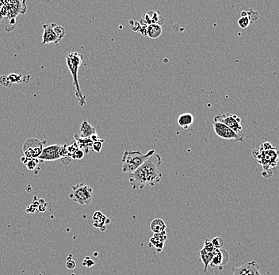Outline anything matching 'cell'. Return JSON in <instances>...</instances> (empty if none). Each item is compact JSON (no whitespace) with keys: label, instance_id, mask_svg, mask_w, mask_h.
I'll return each mask as SVG.
<instances>
[{"label":"cell","instance_id":"cell-1","mask_svg":"<svg viewBox=\"0 0 279 275\" xmlns=\"http://www.w3.org/2000/svg\"><path fill=\"white\" fill-rule=\"evenodd\" d=\"M161 156L157 153L148 159L137 171L129 174V181L133 190H143L146 186H153L161 181L162 173L159 171Z\"/></svg>","mask_w":279,"mask_h":275},{"label":"cell","instance_id":"cell-2","mask_svg":"<svg viewBox=\"0 0 279 275\" xmlns=\"http://www.w3.org/2000/svg\"><path fill=\"white\" fill-rule=\"evenodd\" d=\"M252 155L263 167V176L270 179L272 176V169L276 167L279 161V148H274L268 151H261L259 147L252 151Z\"/></svg>","mask_w":279,"mask_h":275},{"label":"cell","instance_id":"cell-3","mask_svg":"<svg viewBox=\"0 0 279 275\" xmlns=\"http://www.w3.org/2000/svg\"><path fill=\"white\" fill-rule=\"evenodd\" d=\"M155 153L156 151L153 149L148 151L146 153H142L141 151H125L121 159V171L123 173H127L129 174L133 173Z\"/></svg>","mask_w":279,"mask_h":275},{"label":"cell","instance_id":"cell-4","mask_svg":"<svg viewBox=\"0 0 279 275\" xmlns=\"http://www.w3.org/2000/svg\"><path fill=\"white\" fill-rule=\"evenodd\" d=\"M83 60V56L77 52H70L68 55L66 56V62L73 78V84L75 87V96H76L79 104L81 106H83L86 104V97L83 95L81 89H80L79 79H78V72L79 68L81 66Z\"/></svg>","mask_w":279,"mask_h":275},{"label":"cell","instance_id":"cell-5","mask_svg":"<svg viewBox=\"0 0 279 275\" xmlns=\"http://www.w3.org/2000/svg\"><path fill=\"white\" fill-rule=\"evenodd\" d=\"M68 197L72 201L81 205H89L93 201V189L90 186L81 182L71 187Z\"/></svg>","mask_w":279,"mask_h":275},{"label":"cell","instance_id":"cell-6","mask_svg":"<svg viewBox=\"0 0 279 275\" xmlns=\"http://www.w3.org/2000/svg\"><path fill=\"white\" fill-rule=\"evenodd\" d=\"M44 33L42 36V45L55 43L59 44L65 35V30L63 26L55 23L44 24Z\"/></svg>","mask_w":279,"mask_h":275},{"label":"cell","instance_id":"cell-7","mask_svg":"<svg viewBox=\"0 0 279 275\" xmlns=\"http://www.w3.org/2000/svg\"><path fill=\"white\" fill-rule=\"evenodd\" d=\"M66 156H69L68 146L65 144H52L43 148L38 160L41 161H54Z\"/></svg>","mask_w":279,"mask_h":275},{"label":"cell","instance_id":"cell-8","mask_svg":"<svg viewBox=\"0 0 279 275\" xmlns=\"http://www.w3.org/2000/svg\"><path fill=\"white\" fill-rule=\"evenodd\" d=\"M213 122H219L225 124L229 129L233 130L237 134H242L243 126L241 118L236 114L232 113H224L216 115L213 119Z\"/></svg>","mask_w":279,"mask_h":275},{"label":"cell","instance_id":"cell-9","mask_svg":"<svg viewBox=\"0 0 279 275\" xmlns=\"http://www.w3.org/2000/svg\"><path fill=\"white\" fill-rule=\"evenodd\" d=\"M43 148V142L36 138L28 139L22 147L24 155L29 159H38Z\"/></svg>","mask_w":279,"mask_h":275},{"label":"cell","instance_id":"cell-10","mask_svg":"<svg viewBox=\"0 0 279 275\" xmlns=\"http://www.w3.org/2000/svg\"><path fill=\"white\" fill-rule=\"evenodd\" d=\"M213 129L216 135L224 140H234L235 141H242L244 140L243 134H237L222 123L213 122Z\"/></svg>","mask_w":279,"mask_h":275},{"label":"cell","instance_id":"cell-11","mask_svg":"<svg viewBox=\"0 0 279 275\" xmlns=\"http://www.w3.org/2000/svg\"><path fill=\"white\" fill-rule=\"evenodd\" d=\"M232 270V275H261L259 267L255 261L246 262L237 268L233 267Z\"/></svg>","mask_w":279,"mask_h":275},{"label":"cell","instance_id":"cell-12","mask_svg":"<svg viewBox=\"0 0 279 275\" xmlns=\"http://www.w3.org/2000/svg\"><path fill=\"white\" fill-rule=\"evenodd\" d=\"M228 260H229V255L226 250L223 249H216L209 266L213 268L221 267V269H222V267L227 264Z\"/></svg>","mask_w":279,"mask_h":275},{"label":"cell","instance_id":"cell-13","mask_svg":"<svg viewBox=\"0 0 279 275\" xmlns=\"http://www.w3.org/2000/svg\"><path fill=\"white\" fill-rule=\"evenodd\" d=\"M167 232H162L159 234H154L149 240V247H154L156 251L159 253L161 252L164 247L165 241H167Z\"/></svg>","mask_w":279,"mask_h":275},{"label":"cell","instance_id":"cell-14","mask_svg":"<svg viewBox=\"0 0 279 275\" xmlns=\"http://www.w3.org/2000/svg\"><path fill=\"white\" fill-rule=\"evenodd\" d=\"M142 20L147 24V25H151V24H159L161 25V22H163V18L159 14V12L156 11H148L143 16Z\"/></svg>","mask_w":279,"mask_h":275},{"label":"cell","instance_id":"cell-15","mask_svg":"<svg viewBox=\"0 0 279 275\" xmlns=\"http://www.w3.org/2000/svg\"><path fill=\"white\" fill-rule=\"evenodd\" d=\"M94 134H96L95 128L92 126L87 120H83L80 125L79 135L82 138H90Z\"/></svg>","mask_w":279,"mask_h":275},{"label":"cell","instance_id":"cell-16","mask_svg":"<svg viewBox=\"0 0 279 275\" xmlns=\"http://www.w3.org/2000/svg\"><path fill=\"white\" fill-rule=\"evenodd\" d=\"M215 251H216V250H215ZM215 251H214V252L209 251V250H206L205 248H202V250H200L199 256L200 259H201V261L202 262L203 265H204V273L207 272V269H208V267H209L211 262L213 260Z\"/></svg>","mask_w":279,"mask_h":275},{"label":"cell","instance_id":"cell-17","mask_svg":"<svg viewBox=\"0 0 279 275\" xmlns=\"http://www.w3.org/2000/svg\"><path fill=\"white\" fill-rule=\"evenodd\" d=\"M74 139L75 140V142L77 144L79 145L80 149H82V151H84V153H88L89 149L93 144V141L90 138H82L81 137L80 135H78L77 133H75L74 135Z\"/></svg>","mask_w":279,"mask_h":275},{"label":"cell","instance_id":"cell-18","mask_svg":"<svg viewBox=\"0 0 279 275\" xmlns=\"http://www.w3.org/2000/svg\"><path fill=\"white\" fill-rule=\"evenodd\" d=\"M194 117L191 113H182L178 117V124L183 129H188L189 127L194 123Z\"/></svg>","mask_w":279,"mask_h":275},{"label":"cell","instance_id":"cell-19","mask_svg":"<svg viewBox=\"0 0 279 275\" xmlns=\"http://www.w3.org/2000/svg\"><path fill=\"white\" fill-rule=\"evenodd\" d=\"M93 220L94 227L101 229L104 226L105 224L110 223V220L106 217V216L101 213L100 211H96L93 214Z\"/></svg>","mask_w":279,"mask_h":275},{"label":"cell","instance_id":"cell-20","mask_svg":"<svg viewBox=\"0 0 279 275\" xmlns=\"http://www.w3.org/2000/svg\"><path fill=\"white\" fill-rule=\"evenodd\" d=\"M150 229L151 231L153 232V234H159L166 231L167 225L163 220L158 218V219H155L151 222Z\"/></svg>","mask_w":279,"mask_h":275},{"label":"cell","instance_id":"cell-21","mask_svg":"<svg viewBox=\"0 0 279 275\" xmlns=\"http://www.w3.org/2000/svg\"><path fill=\"white\" fill-rule=\"evenodd\" d=\"M162 26L159 24H151L147 26V36L151 39H156L162 34Z\"/></svg>","mask_w":279,"mask_h":275},{"label":"cell","instance_id":"cell-22","mask_svg":"<svg viewBox=\"0 0 279 275\" xmlns=\"http://www.w3.org/2000/svg\"><path fill=\"white\" fill-rule=\"evenodd\" d=\"M22 162L24 163L29 171H34L37 167L40 160L38 159H29L25 156L22 157Z\"/></svg>","mask_w":279,"mask_h":275},{"label":"cell","instance_id":"cell-23","mask_svg":"<svg viewBox=\"0 0 279 275\" xmlns=\"http://www.w3.org/2000/svg\"><path fill=\"white\" fill-rule=\"evenodd\" d=\"M251 24V22H250V19L248 18V17H240L238 20V25L242 29H245V28H247L249 26V25Z\"/></svg>","mask_w":279,"mask_h":275},{"label":"cell","instance_id":"cell-24","mask_svg":"<svg viewBox=\"0 0 279 275\" xmlns=\"http://www.w3.org/2000/svg\"><path fill=\"white\" fill-rule=\"evenodd\" d=\"M247 17L250 19L251 23H253L255 21H257L259 18V13H258V11H254V9H250L249 11H247Z\"/></svg>","mask_w":279,"mask_h":275},{"label":"cell","instance_id":"cell-25","mask_svg":"<svg viewBox=\"0 0 279 275\" xmlns=\"http://www.w3.org/2000/svg\"><path fill=\"white\" fill-rule=\"evenodd\" d=\"M211 243L216 249H222L224 246V240L221 237H215L211 240Z\"/></svg>","mask_w":279,"mask_h":275},{"label":"cell","instance_id":"cell-26","mask_svg":"<svg viewBox=\"0 0 279 275\" xmlns=\"http://www.w3.org/2000/svg\"><path fill=\"white\" fill-rule=\"evenodd\" d=\"M104 143V140H102V139H100L98 141H95V142H93V144L91 146V148L93 149L94 151H95V152H100L102 148V144Z\"/></svg>","mask_w":279,"mask_h":275},{"label":"cell","instance_id":"cell-27","mask_svg":"<svg viewBox=\"0 0 279 275\" xmlns=\"http://www.w3.org/2000/svg\"><path fill=\"white\" fill-rule=\"evenodd\" d=\"M8 77L9 81L11 82V83H18L20 82H22V75H18L17 74H11L10 75L7 76Z\"/></svg>","mask_w":279,"mask_h":275},{"label":"cell","instance_id":"cell-28","mask_svg":"<svg viewBox=\"0 0 279 275\" xmlns=\"http://www.w3.org/2000/svg\"><path fill=\"white\" fill-rule=\"evenodd\" d=\"M66 267L68 270H73L76 267L75 262L72 259V255H70L68 257V259H67V262H66Z\"/></svg>","mask_w":279,"mask_h":275},{"label":"cell","instance_id":"cell-29","mask_svg":"<svg viewBox=\"0 0 279 275\" xmlns=\"http://www.w3.org/2000/svg\"><path fill=\"white\" fill-rule=\"evenodd\" d=\"M84 151H82V149L79 148L71 155V159H74V160H82L84 156Z\"/></svg>","mask_w":279,"mask_h":275},{"label":"cell","instance_id":"cell-30","mask_svg":"<svg viewBox=\"0 0 279 275\" xmlns=\"http://www.w3.org/2000/svg\"><path fill=\"white\" fill-rule=\"evenodd\" d=\"M259 147V148L261 150V151H268V150H271V149H273L274 147H273L272 145V143L271 142H269V141H265V142H263L262 144H260L259 146H258Z\"/></svg>","mask_w":279,"mask_h":275},{"label":"cell","instance_id":"cell-31","mask_svg":"<svg viewBox=\"0 0 279 275\" xmlns=\"http://www.w3.org/2000/svg\"><path fill=\"white\" fill-rule=\"evenodd\" d=\"M82 265L84 266V267H87V268H90V267H92L94 265V262L90 259V257L87 256L84 259V260H83V262H82Z\"/></svg>","mask_w":279,"mask_h":275},{"label":"cell","instance_id":"cell-32","mask_svg":"<svg viewBox=\"0 0 279 275\" xmlns=\"http://www.w3.org/2000/svg\"><path fill=\"white\" fill-rule=\"evenodd\" d=\"M96 255H98V253H96V252H95V253H94V256H96Z\"/></svg>","mask_w":279,"mask_h":275}]
</instances>
